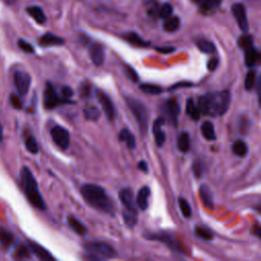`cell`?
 I'll list each match as a JSON object with an SVG mask.
<instances>
[{
  "label": "cell",
  "mask_w": 261,
  "mask_h": 261,
  "mask_svg": "<svg viewBox=\"0 0 261 261\" xmlns=\"http://www.w3.org/2000/svg\"><path fill=\"white\" fill-rule=\"evenodd\" d=\"M230 104V93L228 91H219L207 93L200 96L198 107L202 114L210 116L223 115Z\"/></svg>",
  "instance_id": "6da1fadb"
},
{
  "label": "cell",
  "mask_w": 261,
  "mask_h": 261,
  "mask_svg": "<svg viewBox=\"0 0 261 261\" xmlns=\"http://www.w3.org/2000/svg\"><path fill=\"white\" fill-rule=\"evenodd\" d=\"M81 193L85 201L93 208L105 212H113V204L105 190L95 184H85L81 188Z\"/></svg>",
  "instance_id": "7a4b0ae2"
},
{
  "label": "cell",
  "mask_w": 261,
  "mask_h": 261,
  "mask_svg": "<svg viewBox=\"0 0 261 261\" xmlns=\"http://www.w3.org/2000/svg\"><path fill=\"white\" fill-rule=\"evenodd\" d=\"M20 184L23 193L31 205H33L37 209L46 210L47 207L39 191L38 182L28 166H22V168L20 169Z\"/></svg>",
  "instance_id": "3957f363"
},
{
  "label": "cell",
  "mask_w": 261,
  "mask_h": 261,
  "mask_svg": "<svg viewBox=\"0 0 261 261\" xmlns=\"http://www.w3.org/2000/svg\"><path fill=\"white\" fill-rule=\"evenodd\" d=\"M125 102L129 110L132 111V113L134 114L135 118L137 119L141 133L145 134L148 129V120H149L148 110L146 106L141 101L133 97H125Z\"/></svg>",
  "instance_id": "277c9868"
},
{
  "label": "cell",
  "mask_w": 261,
  "mask_h": 261,
  "mask_svg": "<svg viewBox=\"0 0 261 261\" xmlns=\"http://www.w3.org/2000/svg\"><path fill=\"white\" fill-rule=\"evenodd\" d=\"M84 247L89 254L94 255L95 258L98 259L113 258L116 255L115 250L110 245L104 242H88L85 244Z\"/></svg>",
  "instance_id": "5b68a950"
},
{
  "label": "cell",
  "mask_w": 261,
  "mask_h": 261,
  "mask_svg": "<svg viewBox=\"0 0 261 261\" xmlns=\"http://www.w3.org/2000/svg\"><path fill=\"white\" fill-rule=\"evenodd\" d=\"M145 238L148 240L160 241V242L166 244V246H168V248L174 252H177L180 254H185V252H186L185 248L182 247V244L179 243L176 238H173V236L169 234L168 232L150 233V234H146Z\"/></svg>",
  "instance_id": "8992f818"
},
{
  "label": "cell",
  "mask_w": 261,
  "mask_h": 261,
  "mask_svg": "<svg viewBox=\"0 0 261 261\" xmlns=\"http://www.w3.org/2000/svg\"><path fill=\"white\" fill-rule=\"evenodd\" d=\"M69 102L68 99L65 98H60L57 93L55 92L53 86L50 83L46 84L45 92H44V107L46 109H53L60 104L67 103Z\"/></svg>",
  "instance_id": "52a82bcc"
},
{
  "label": "cell",
  "mask_w": 261,
  "mask_h": 261,
  "mask_svg": "<svg viewBox=\"0 0 261 261\" xmlns=\"http://www.w3.org/2000/svg\"><path fill=\"white\" fill-rule=\"evenodd\" d=\"M50 135L52 137L53 142L59 146L61 149L65 150L69 146V133L68 130L61 126V125H55L50 130Z\"/></svg>",
  "instance_id": "ba28073f"
},
{
  "label": "cell",
  "mask_w": 261,
  "mask_h": 261,
  "mask_svg": "<svg viewBox=\"0 0 261 261\" xmlns=\"http://www.w3.org/2000/svg\"><path fill=\"white\" fill-rule=\"evenodd\" d=\"M97 98L102 106V109H103L107 119L109 121H113L116 116V111H115L114 104H113L112 100L110 99V97L103 91L99 90V91H97Z\"/></svg>",
  "instance_id": "9c48e42d"
},
{
  "label": "cell",
  "mask_w": 261,
  "mask_h": 261,
  "mask_svg": "<svg viewBox=\"0 0 261 261\" xmlns=\"http://www.w3.org/2000/svg\"><path fill=\"white\" fill-rule=\"evenodd\" d=\"M231 12L232 15L234 16L237 23L239 25V28L247 33L249 31V22H248V17H247V12H246V7L244 6L243 3H234L231 6Z\"/></svg>",
  "instance_id": "30bf717a"
},
{
  "label": "cell",
  "mask_w": 261,
  "mask_h": 261,
  "mask_svg": "<svg viewBox=\"0 0 261 261\" xmlns=\"http://www.w3.org/2000/svg\"><path fill=\"white\" fill-rule=\"evenodd\" d=\"M13 81L18 94L21 96L25 95L31 86V82H32L31 75L25 71L16 70L13 74Z\"/></svg>",
  "instance_id": "8fae6325"
},
{
  "label": "cell",
  "mask_w": 261,
  "mask_h": 261,
  "mask_svg": "<svg viewBox=\"0 0 261 261\" xmlns=\"http://www.w3.org/2000/svg\"><path fill=\"white\" fill-rule=\"evenodd\" d=\"M163 109H164V113L166 114V116L169 119V121L173 125H176L177 117H178V114H179V111H180V107H179L178 102L175 99H173V98L168 99L164 103Z\"/></svg>",
  "instance_id": "7c38bea8"
},
{
  "label": "cell",
  "mask_w": 261,
  "mask_h": 261,
  "mask_svg": "<svg viewBox=\"0 0 261 261\" xmlns=\"http://www.w3.org/2000/svg\"><path fill=\"white\" fill-rule=\"evenodd\" d=\"M89 53H90L91 60L93 61V63L96 66H100L103 64L104 59H105V52H104V48L101 44H99V43L92 44L89 49Z\"/></svg>",
  "instance_id": "4fadbf2b"
},
{
  "label": "cell",
  "mask_w": 261,
  "mask_h": 261,
  "mask_svg": "<svg viewBox=\"0 0 261 261\" xmlns=\"http://www.w3.org/2000/svg\"><path fill=\"white\" fill-rule=\"evenodd\" d=\"M164 122H165V118L162 116L156 118L153 122L152 130L155 137V143L158 147H162L165 142V134L162 130V125L164 124Z\"/></svg>",
  "instance_id": "5bb4252c"
},
{
  "label": "cell",
  "mask_w": 261,
  "mask_h": 261,
  "mask_svg": "<svg viewBox=\"0 0 261 261\" xmlns=\"http://www.w3.org/2000/svg\"><path fill=\"white\" fill-rule=\"evenodd\" d=\"M29 248L30 250L41 260H53L54 257L50 254V252H48L44 247H42L41 245H39L36 242H32L29 241Z\"/></svg>",
  "instance_id": "9a60e30c"
},
{
  "label": "cell",
  "mask_w": 261,
  "mask_h": 261,
  "mask_svg": "<svg viewBox=\"0 0 261 261\" xmlns=\"http://www.w3.org/2000/svg\"><path fill=\"white\" fill-rule=\"evenodd\" d=\"M150 194H151L150 189L147 186H144L139 190L136 198V203L141 210H146L148 208Z\"/></svg>",
  "instance_id": "2e32d148"
},
{
  "label": "cell",
  "mask_w": 261,
  "mask_h": 261,
  "mask_svg": "<svg viewBox=\"0 0 261 261\" xmlns=\"http://www.w3.org/2000/svg\"><path fill=\"white\" fill-rule=\"evenodd\" d=\"M245 63L250 67L261 63V52H259L253 46L245 50Z\"/></svg>",
  "instance_id": "e0dca14e"
},
{
  "label": "cell",
  "mask_w": 261,
  "mask_h": 261,
  "mask_svg": "<svg viewBox=\"0 0 261 261\" xmlns=\"http://www.w3.org/2000/svg\"><path fill=\"white\" fill-rule=\"evenodd\" d=\"M118 196L124 208H135V196L134 192L129 188L121 189Z\"/></svg>",
  "instance_id": "ac0fdd59"
},
{
  "label": "cell",
  "mask_w": 261,
  "mask_h": 261,
  "mask_svg": "<svg viewBox=\"0 0 261 261\" xmlns=\"http://www.w3.org/2000/svg\"><path fill=\"white\" fill-rule=\"evenodd\" d=\"M39 44L48 47V46H59L64 44V40L54 34L51 33H46L44 34L40 39H39Z\"/></svg>",
  "instance_id": "d6986e66"
},
{
  "label": "cell",
  "mask_w": 261,
  "mask_h": 261,
  "mask_svg": "<svg viewBox=\"0 0 261 261\" xmlns=\"http://www.w3.org/2000/svg\"><path fill=\"white\" fill-rule=\"evenodd\" d=\"M199 195H200V198L205 207H208L210 209L213 208V195H212L210 188L207 185L200 186Z\"/></svg>",
  "instance_id": "ffe728a7"
},
{
  "label": "cell",
  "mask_w": 261,
  "mask_h": 261,
  "mask_svg": "<svg viewBox=\"0 0 261 261\" xmlns=\"http://www.w3.org/2000/svg\"><path fill=\"white\" fill-rule=\"evenodd\" d=\"M67 223L68 225L80 236H85L88 232L87 226L74 215H68L67 216Z\"/></svg>",
  "instance_id": "44dd1931"
},
{
  "label": "cell",
  "mask_w": 261,
  "mask_h": 261,
  "mask_svg": "<svg viewBox=\"0 0 261 261\" xmlns=\"http://www.w3.org/2000/svg\"><path fill=\"white\" fill-rule=\"evenodd\" d=\"M122 217L126 225L133 227L138 222V211L135 208H124L122 211Z\"/></svg>",
  "instance_id": "7402d4cb"
},
{
  "label": "cell",
  "mask_w": 261,
  "mask_h": 261,
  "mask_svg": "<svg viewBox=\"0 0 261 261\" xmlns=\"http://www.w3.org/2000/svg\"><path fill=\"white\" fill-rule=\"evenodd\" d=\"M176 147L181 153L190 150V135L187 132H181L176 139Z\"/></svg>",
  "instance_id": "603a6c76"
},
{
  "label": "cell",
  "mask_w": 261,
  "mask_h": 261,
  "mask_svg": "<svg viewBox=\"0 0 261 261\" xmlns=\"http://www.w3.org/2000/svg\"><path fill=\"white\" fill-rule=\"evenodd\" d=\"M27 12L31 17H33L38 23L42 24L46 21V15L43 9L39 6H30L27 8Z\"/></svg>",
  "instance_id": "cb8c5ba5"
},
{
  "label": "cell",
  "mask_w": 261,
  "mask_h": 261,
  "mask_svg": "<svg viewBox=\"0 0 261 261\" xmlns=\"http://www.w3.org/2000/svg\"><path fill=\"white\" fill-rule=\"evenodd\" d=\"M180 27V20L177 16H169L163 21V30L167 33L176 32Z\"/></svg>",
  "instance_id": "d4e9b609"
},
{
  "label": "cell",
  "mask_w": 261,
  "mask_h": 261,
  "mask_svg": "<svg viewBox=\"0 0 261 261\" xmlns=\"http://www.w3.org/2000/svg\"><path fill=\"white\" fill-rule=\"evenodd\" d=\"M201 133H202V136L207 141L216 140V134H215V130H214V125L210 121L206 120L201 124Z\"/></svg>",
  "instance_id": "484cf974"
},
{
  "label": "cell",
  "mask_w": 261,
  "mask_h": 261,
  "mask_svg": "<svg viewBox=\"0 0 261 261\" xmlns=\"http://www.w3.org/2000/svg\"><path fill=\"white\" fill-rule=\"evenodd\" d=\"M118 139L120 142H123L126 144V146L129 149H134L137 145L135 136L127 129V128H122L118 135Z\"/></svg>",
  "instance_id": "4316f807"
},
{
  "label": "cell",
  "mask_w": 261,
  "mask_h": 261,
  "mask_svg": "<svg viewBox=\"0 0 261 261\" xmlns=\"http://www.w3.org/2000/svg\"><path fill=\"white\" fill-rule=\"evenodd\" d=\"M186 112L188 113V115L194 119V120H198L200 118V115H201V111L198 107V105H196L195 101L192 99V98H189L187 100V103H186Z\"/></svg>",
  "instance_id": "83f0119b"
},
{
  "label": "cell",
  "mask_w": 261,
  "mask_h": 261,
  "mask_svg": "<svg viewBox=\"0 0 261 261\" xmlns=\"http://www.w3.org/2000/svg\"><path fill=\"white\" fill-rule=\"evenodd\" d=\"M123 38H124L128 43H130L132 45L137 46V47H144V46H147V45H148L147 42H145L138 34L134 33V32L125 33V34L123 35Z\"/></svg>",
  "instance_id": "f1b7e54d"
},
{
  "label": "cell",
  "mask_w": 261,
  "mask_h": 261,
  "mask_svg": "<svg viewBox=\"0 0 261 261\" xmlns=\"http://www.w3.org/2000/svg\"><path fill=\"white\" fill-rule=\"evenodd\" d=\"M196 45L198 47V49L203 52V53H206V54H211V53H214L216 48L214 46V44L208 40H205V39H199L196 41Z\"/></svg>",
  "instance_id": "f546056e"
},
{
  "label": "cell",
  "mask_w": 261,
  "mask_h": 261,
  "mask_svg": "<svg viewBox=\"0 0 261 261\" xmlns=\"http://www.w3.org/2000/svg\"><path fill=\"white\" fill-rule=\"evenodd\" d=\"M231 150L234 155H237L239 157H245L247 155L249 149H248V145L243 140H237L232 144Z\"/></svg>",
  "instance_id": "4dcf8cb0"
},
{
  "label": "cell",
  "mask_w": 261,
  "mask_h": 261,
  "mask_svg": "<svg viewBox=\"0 0 261 261\" xmlns=\"http://www.w3.org/2000/svg\"><path fill=\"white\" fill-rule=\"evenodd\" d=\"M84 115H85L86 119L95 121V120H97L100 117V111L94 105H87L84 108Z\"/></svg>",
  "instance_id": "1f68e13d"
},
{
  "label": "cell",
  "mask_w": 261,
  "mask_h": 261,
  "mask_svg": "<svg viewBox=\"0 0 261 261\" xmlns=\"http://www.w3.org/2000/svg\"><path fill=\"white\" fill-rule=\"evenodd\" d=\"M194 233L196 234L197 238H199L201 240H204V241H211V240H213L212 232L209 229H207V228H205L203 226H198V225L195 226Z\"/></svg>",
  "instance_id": "d6a6232c"
},
{
  "label": "cell",
  "mask_w": 261,
  "mask_h": 261,
  "mask_svg": "<svg viewBox=\"0 0 261 261\" xmlns=\"http://www.w3.org/2000/svg\"><path fill=\"white\" fill-rule=\"evenodd\" d=\"M177 202H178V206H179V209L181 211V214L186 218H190L192 216V209H191V206H190L189 202L182 197H179Z\"/></svg>",
  "instance_id": "836d02e7"
},
{
  "label": "cell",
  "mask_w": 261,
  "mask_h": 261,
  "mask_svg": "<svg viewBox=\"0 0 261 261\" xmlns=\"http://www.w3.org/2000/svg\"><path fill=\"white\" fill-rule=\"evenodd\" d=\"M140 89L144 93L151 94V95H157L162 93V88L153 84H142L140 85Z\"/></svg>",
  "instance_id": "e575fe53"
},
{
  "label": "cell",
  "mask_w": 261,
  "mask_h": 261,
  "mask_svg": "<svg viewBox=\"0 0 261 261\" xmlns=\"http://www.w3.org/2000/svg\"><path fill=\"white\" fill-rule=\"evenodd\" d=\"M172 10H173V8H172V6H171L170 3H163V4L160 6V8L158 9V14H159V16H160L161 18L165 19V18L171 16Z\"/></svg>",
  "instance_id": "d590c367"
},
{
  "label": "cell",
  "mask_w": 261,
  "mask_h": 261,
  "mask_svg": "<svg viewBox=\"0 0 261 261\" xmlns=\"http://www.w3.org/2000/svg\"><path fill=\"white\" fill-rule=\"evenodd\" d=\"M238 45L240 46V48H242L243 50H247L248 48L253 46V38L250 35H244L242 37L239 38L238 40Z\"/></svg>",
  "instance_id": "8d00e7d4"
},
{
  "label": "cell",
  "mask_w": 261,
  "mask_h": 261,
  "mask_svg": "<svg viewBox=\"0 0 261 261\" xmlns=\"http://www.w3.org/2000/svg\"><path fill=\"white\" fill-rule=\"evenodd\" d=\"M25 148L32 154H37L39 152V146L36 139L33 136H30L25 140Z\"/></svg>",
  "instance_id": "74e56055"
},
{
  "label": "cell",
  "mask_w": 261,
  "mask_h": 261,
  "mask_svg": "<svg viewBox=\"0 0 261 261\" xmlns=\"http://www.w3.org/2000/svg\"><path fill=\"white\" fill-rule=\"evenodd\" d=\"M256 84V72L254 70H249L246 80H245V88L246 90H252Z\"/></svg>",
  "instance_id": "f35d334b"
},
{
  "label": "cell",
  "mask_w": 261,
  "mask_h": 261,
  "mask_svg": "<svg viewBox=\"0 0 261 261\" xmlns=\"http://www.w3.org/2000/svg\"><path fill=\"white\" fill-rule=\"evenodd\" d=\"M123 70H124V73L126 75V77L128 80H130L133 83H137L139 82V75L137 73V71L128 64H124L123 65Z\"/></svg>",
  "instance_id": "ab89813d"
},
{
  "label": "cell",
  "mask_w": 261,
  "mask_h": 261,
  "mask_svg": "<svg viewBox=\"0 0 261 261\" xmlns=\"http://www.w3.org/2000/svg\"><path fill=\"white\" fill-rule=\"evenodd\" d=\"M0 242L3 246L9 247L13 242V236L4 229H0Z\"/></svg>",
  "instance_id": "60d3db41"
},
{
  "label": "cell",
  "mask_w": 261,
  "mask_h": 261,
  "mask_svg": "<svg viewBox=\"0 0 261 261\" xmlns=\"http://www.w3.org/2000/svg\"><path fill=\"white\" fill-rule=\"evenodd\" d=\"M9 102H10L11 106L14 109H21L22 108V101H21V99L19 98L18 95L14 94V93H11L9 95Z\"/></svg>",
  "instance_id": "b9f144b4"
},
{
  "label": "cell",
  "mask_w": 261,
  "mask_h": 261,
  "mask_svg": "<svg viewBox=\"0 0 261 261\" xmlns=\"http://www.w3.org/2000/svg\"><path fill=\"white\" fill-rule=\"evenodd\" d=\"M204 164L199 161V160H196L194 161L193 163V171H194V174L197 176V177H201L204 173Z\"/></svg>",
  "instance_id": "7bdbcfd3"
},
{
  "label": "cell",
  "mask_w": 261,
  "mask_h": 261,
  "mask_svg": "<svg viewBox=\"0 0 261 261\" xmlns=\"http://www.w3.org/2000/svg\"><path fill=\"white\" fill-rule=\"evenodd\" d=\"M17 45H18V47L23 51V52H25V53H34V47L30 44V43H28L27 41H24V40H18V42H17Z\"/></svg>",
  "instance_id": "ee69618b"
},
{
  "label": "cell",
  "mask_w": 261,
  "mask_h": 261,
  "mask_svg": "<svg viewBox=\"0 0 261 261\" xmlns=\"http://www.w3.org/2000/svg\"><path fill=\"white\" fill-rule=\"evenodd\" d=\"M198 1L202 4V6L205 7L206 10L214 8L219 3V0H198Z\"/></svg>",
  "instance_id": "f6af8a7d"
},
{
  "label": "cell",
  "mask_w": 261,
  "mask_h": 261,
  "mask_svg": "<svg viewBox=\"0 0 261 261\" xmlns=\"http://www.w3.org/2000/svg\"><path fill=\"white\" fill-rule=\"evenodd\" d=\"M29 255H30L29 250L24 246H20L19 249L16 251V257L17 258H27V257H29Z\"/></svg>",
  "instance_id": "bcb514c9"
},
{
  "label": "cell",
  "mask_w": 261,
  "mask_h": 261,
  "mask_svg": "<svg viewBox=\"0 0 261 261\" xmlns=\"http://www.w3.org/2000/svg\"><path fill=\"white\" fill-rule=\"evenodd\" d=\"M217 65H218V59L215 58V57L209 59L208 62H207V68H208L210 71L215 70L216 67H217Z\"/></svg>",
  "instance_id": "7dc6e473"
},
{
  "label": "cell",
  "mask_w": 261,
  "mask_h": 261,
  "mask_svg": "<svg viewBox=\"0 0 261 261\" xmlns=\"http://www.w3.org/2000/svg\"><path fill=\"white\" fill-rule=\"evenodd\" d=\"M61 94H62L63 98H65V99H69V98L73 95V91L71 90V88H70V87L65 86V87H62V89H61Z\"/></svg>",
  "instance_id": "c3c4849f"
},
{
  "label": "cell",
  "mask_w": 261,
  "mask_h": 261,
  "mask_svg": "<svg viewBox=\"0 0 261 261\" xmlns=\"http://www.w3.org/2000/svg\"><path fill=\"white\" fill-rule=\"evenodd\" d=\"M91 93V87L88 84H84L81 87V95L84 97H88Z\"/></svg>",
  "instance_id": "681fc988"
},
{
  "label": "cell",
  "mask_w": 261,
  "mask_h": 261,
  "mask_svg": "<svg viewBox=\"0 0 261 261\" xmlns=\"http://www.w3.org/2000/svg\"><path fill=\"white\" fill-rule=\"evenodd\" d=\"M138 168L144 172H147L148 171V165L146 163V161L144 160H141L139 163H138Z\"/></svg>",
  "instance_id": "f907efd6"
},
{
  "label": "cell",
  "mask_w": 261,
  "mask_h": 261,
  "mask_svg": "<svg viewBox=\"0 0 261 261\" xmlns=\"http://www.w3.org/2000/svg\"><path fill=\"white\" fill-rule=\"evenodd\" d=\"M157 51L161 52V53H170L174 51L173 47H164V48H157Z\"/></svg>",
  "instance_id": "816d5d0a"
},
{
  "label": "cell",
  "mask_w": 261,
  "mask_h": 261,
  "mask_svg": "<svg viewBox=\"0 0 261 261\" xmlns=\"http://www.w3.org/2000/svg\"><path fill=\"white\" fill-rule=\"evenodd\" d=\"M257 91H258V95H259V104L261 106V76H260L259 82L257 84Z\"/></svg>",
  "instance_id": "f5cc1de1"
},
{
  "label": "cell",
  "mask_w": 261,
  "mask_h": 261,
  "mask_svg": "<svg viewBox=\"0 0 261 261\" xmlns=\"http://www.w3.org/2000/svg\"><path fill=\"white\" fill-rule=\"evenodd\" d=\"M254 232L256 233L257 237H259V238L261 239V226H259V225L255 226V227H254Z\"/></svg>",
  "instance_id": "db71d44e"
},
{
  "label": "cell",
  "mask_w": 261,
  "mask_h": 261,
  "mask_svg": "<svg viewBox=\"0 0 261 261\" xmlns=\"http://www.w3.org/2000/svg\"><path fill=\"white\" fill-rule=\"evenodd\" d=\"M2 140H3V127L0 123V141H2Z\"/></svg>",
  "instance_id": "11a10c76"
},
{
  "label": "cell",
  "mask_w": 261,
  "mask_h": 261,
  "mask_svg": "<svg viewBox=\"0 0 261 261\" xmlns=\"http://www.w3.org/2000/svg\"><path fill=\"white\" fill-rule=\"evenodd\" d=\"M144 1H146V2H147V1H151V0H144Z\"/></svg>",
  "instance_id": "9f6ffc18"
}]
</instances>
